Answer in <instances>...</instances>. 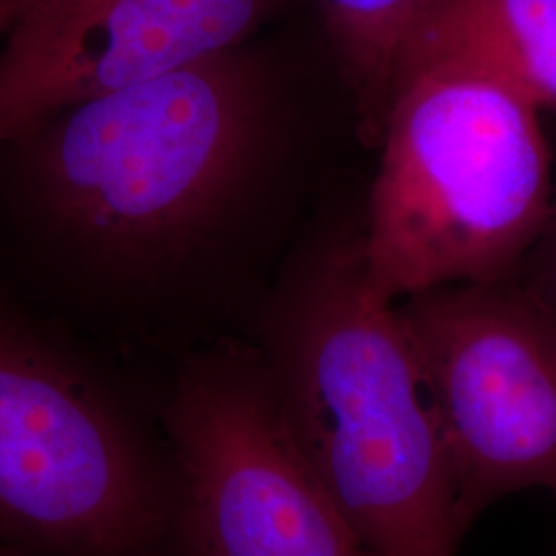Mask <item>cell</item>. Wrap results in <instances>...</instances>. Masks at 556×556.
<instances>
[{
    "mask_svg": "<svg viewBox=\"0 0 556 556\" xmlns=\"http://www.w3.org/2000/svg\"><path fill=\"white\" fill-rule=\"evenodd\" d=\"M519 277L556 309V199L551 219L523 260Z\"/></svg>",
    "mask_w": 556,
    "mask_h": 556,
    "instance_id": "obj_9",
    "label": "cell"
},
{
    "mask_svg": "<svg viewBox=\"0 0 556 556\" xmlns=\"http://www.w3.org/2000/svg\"><path fill=\"white\" fill-rule=\"evenodd\" d=\"M85 338L0 280V542L41 556H169L160 420Z\"/></svg>",
    "mask_w": 556,
    "mask_h": 556,
    "instance_id": "obj_4",
    "label": "cell"
},
{
    "mask_svg": "<svg viewBox=\"0 0 556 556\" xmlns=\"http://www.w3.org/2000/svg\"><path fill=\"white\" fill-rule=\"evenodd\" d=\"M172 475L169 556H367L256 342L181 358L157 408Z\"/></svg>",
    "mask_w": 556,
    "mask_h": 556,
    "instance_id": "obj_5",
    "label": "cell"
},
{
    "mask_svg": "<svg viewBox=\"0 0 556 556\" xmlns=\"http://www.w3.org/2000/svg\"><path fill=\"white\" fill-rule=\"evenodd\" d=\"M34 0H0V38L13 27V23L29 9Z\"/></svg>",
    "mask_w": 556,
    "mask_h": 556,
    "instance_id": "obj_10",
    "label": "cell"
},
{
    "mask_svg": "<svg viewBox=\"0 0 556 556\" xmlns=\"http://www.w3.org/2000/svg\"><path fill=\"white\" fill-rule=\"evenodd\" d=\"M0 556H41L36 553H29L25 548L20 546H13V544H7V542H0Z\"/></svg>",
    "mask_w": 556,
    "mask_h": 556,
    "instance_id": "obj_11",
    "label": "cell"
},
{
    "mask_svg": "<svg viewBox=\"0 0 556 556\" xmlns=\"http://www.w3.org/2000/svg\"><path fill=\"white\" fill-rule=\"evenodd\" d=\"M544 108L435 4L404 46L379 149L365 275L400 303L516 277L555 206Z\"/></svg>",
    "mask_w": 556,
    "mask_h": 556,
    "instance_id": "obj_2",
    "label": "cell"
},
{
    "mask_svg": "<svg viewBox=\"0 0 556 556\" xmlns=\"http://www.w3.org/2000/svg\"><path fill=\"white\" fill-rule=\"evenodd\" d=\"M256 344L367 556H457L466 532L435 402L397 303L367 280L361 243L289 285Z\"/></svg>",
    "mask_w": 556,
    "mask_h": 556,
    "instance_id": "obj_3",
    "label": "cell"
},
{
    "mask_svg": "<svg viewBox=\"0 0 556 556\" xmlns=\"http://www.w3.org/2000/svg\"><path fill=\"white\" fill-rule=\"evenodd\" d=\"M551 491H553V493H555V495H556V480H555V484H553V489H551Z\"/></svg>",
    "mask_w": 556,
    "mask_h": 556,
    "instance_id": "obj_12",
    "label": "cell"
},
{
    "mask_svg": "<svg viewBox=\"0 0 556 556\" xmlns=\"http://www.w3.org/2000/svg\"><path fill=\"white\" fill-rule=\"evenodd\" d=\"M452 462L464 532L491 503L556 480V309L516 275L397 303Z\"/></svg>",
    "mask_w": 556,
    "mask_h": 556,
    "instance_id": "obj_6",
    "label": "cell"
},
{
    "mask_svg": "<svg viewBox=\"0 0 556 556\" xmlns=\"http://www.w3.org/2000/svg\"><path fill=\"white\" fill-rule=\"evenodd\" d=\"M268 118L243 43L0 140V280L118 342L238 215Z\"/></svg>",
    "mask_w": 556,
    "mask_h": 556,
    "instance_id": "obj_1",
    "label": "cell"
},
{
    "mask_svg": "<svg viewBox=\"0 0 556 556\" xmlns=\"http://www.w3.org/2000/svg\"><path fill=\"white\" fill-rule=\"evenodd\" d=\"M319 7L355 100L361 139L378 147L400 59L425 0H319Z\"/></svg>",
    "mask_w": 556,
    "mask_h": 556,
    "instance_id": "obj_8",
    "label": "cell"
},
{
    "mask_svg": "<svg viewBox=\"0 0 556 556\" xmlns=\"http://www.w3.org/2000/svg\"><path fill=\"white\" fill-rule=\"evenodd\" d=\"M277 0H34L0 48V140L252 38Z\"/></svg>",
    "mask_w": 556,
    "mask_h": 556,
    "instance_id": "obj_7",
    "label": "cell"
}]
</instances>
